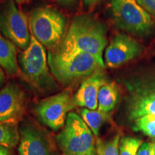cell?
<instances>
[{"label":"cell","instance_id":"obj_26","mask_svg":"<svg viewBox=\"0 0 155 155\" xmlns=\"http://www.w3.org/2000/svg\"><path fill=\"white\" fill-rule=\"evenodd\" d=\"M5 73L3 72L2 69L0 68V90L3 88L4 84H5Z\"/></svg>","mask_w":155,"mask_h":155},{"label":"cell","instance_id":"obj_5","mask_svg":"<svg viewBox=\"0 0 155 155\" xmlns=\"http://www.w3.org/2000/svg\"><path fill=\"white\" fill-rule=\"evenodd\" d=\"M110 10L117 28L139 37H147L154 30V22L137 0H111Z\"/></svg>","mask_w":155,"mask_h":155},{"label":"cell","instance_id":"obj_18","mask_svg":"<svg viewBox=\"0 0 155 155\" xmlns=\"http://www.w3.org/2000/svg\"><path fill=\"white\" fill-rule=\"evenodd\" d=\"M121 134H117L108 140L96 141V155H119Z\"/></svg>","mask_w":155,"mask_h":155},{"label":"cell","instance_id":"obj_19","mask_svg":"<svg viewBox=\"0 0 155 155\" xmlns=\"http://www.w3.org/2000/svg\"><path fill=\"white\" fill-rule=\"evenodd\" d=\"M134 121L135 130L141 131L149 137H155V116L145 115L137 118Z\"/></svg>","mask_w":155,"mask_h":155},{"label":"cell","instance_id":"obj_14","mask_svg":"<svg viewBox=\"0 0 155 155\" xmlns=\"http://www.w3.org/2000/svg\"><path fill=\"white\" fill-rule=\"evenodd\" d=\"M0 68L9 75L18 73L17 46L8 39L0 36Z\"/></svg>","mask_w":155,"mask_h":155},{"label":"cell","instance_id":"obj_3","mask_svg":"<svg viewBox=\"0 0 155 155\" xmlns=\"http://www.w3.org/2000/svg\"><path fill=\"white\" fill-rule=\"evenodd\" d=\"M55 140L63 155H96L94 134L81 116L74 112L68 114Z\"/></svg>","mask_w":155,"mask_h":155},{"label":"cell","instance_id":"obj_28","mask_svg":"<svg viewBox=\"0 0 155 155\" xmlns=\"http://www.w3.org/2000/svg\"><path fill=\"white\" fill-rule=\"evenodd\" d=\"M154 155H155V152H154Z\"/></svg>","mask_w":155,"mask_h":155},{"label":"cell","instance_id":"obj_1","mask_svg":"<svg viewBox=\"0 0 155 155\" xmlns=\"http://www.w3.org/2000/svg\"><path fill=\"white\" fill-rule=\"evenodd\" d=\"M106 32L105 25L91 15H78L61 42L48 53L61 58L85 53L104 62L103 52L107 45Z\"/></svg>","mask_w":155,"mask_h":155},{"label":"cell","instance_id":"obj_24","mask_svg":"<svg viewBox=\"0 0 155 155\" xmlns=\"http://www.w3.org/2000/svg\"><path fill=\"white\" fill-rule=\"evenodd\" d=\"M0 155H12L9 149L7 147L0 145Z\"/></svg>","mask_w":155,"mask_h":155},{"label":"cell","instance_id":"obj_25","mask_svg":"<svg viewBox=\"0 0 155 155\" xmlns=\"http://www.w3.org/2000/svg\"><path fill=\"white\" fill-rule=\"evenodd\" d=\"M99 1H101V0H83V3L86 7H91L98 3Z\"/></svg>","mask_w":155,"mask_h":155},{"label":"cell","instance_id":"obj_22","mask_svg":"<svg viewBox=\"0 0 155 155\" xmlns=\"http://www.w3.org/2000/svg\"><path fill=\"white\" fill-rule=\"evenodd\" d=\"M139 5L146 10L149 14L155 17V0H137Z\"/></svg>","mask_w":155,"mask_h":155},{"label":"cell","instance_id":"obj_2","mask_svg":"<svg viewBox=\"0 0 155 155\" xmlns=\"http://www.w3.org/2000/svg\"><path fill=\"white\" fill-rule=\"evenodd\" d=\"M28 22L32 35L50 50L55 48L66 33V18L54 7L35 9L29 16Z\"/></svg>","mask_w":155,"mask_h":155},{"label":"cell","instance_id":"obj_16","mask_svg":"<svg viewBox=\"0 0 155 155\" xmlns=\"http://www.w3.org/2000/svg\"><path fill=\"white\" fill-rule=\"evenodd\" d=\"M19 132L16 123L0 121V145L9 149L19 144Z\"/></svg>","mask_w":155,"mask_h":155},{"label":"cell","instance_id":"obj_20","mask_svg":"<svg viewBox=\"0 0 155 155\" xmlns=\"http://www.w3.org/2000/svg\"><path fill=\"white\" fill-rule=\"evenodd\" d=\"M141 143V139L131 137H122L119 143V155H137Z\"/></svg>","mask_w":155,"mask_h":155},{"label":"cell","instance_id":"obj_27","mask_svg":"<svg viewBox=\"0 0 155 155\" xmlns=\"http://www.w3.org/2000/svg\"><path fill=\"white\" fill-rule=\"evenodd\" d=\"M28 1V0H15V2H17V3L19 4H21V3H24L25 2Z\"/></svg>","mask_w":155,"mask_h":155},{"label":"cell","instance_id":"obj_21","mask_svg":"<svg viewBox=\"0 0 155 155\" xmlns=\"http://www.w3.org/2000/svg\"><path fill=\"white\" fill-rule=\"evenodd\" d=\"M155 152V143L143 142L139 147L137 155H154Z\"/></svg>","mask_w":155,"mask_h":155},{"label":"cell","instance_id":"obj_11","mask_svg":"<svg viewBox=\"0 0 155 155\" xmlns=\"http://www.w3.org/2000/svg\"><path fill=\"white\" fill-rule=\"evenodd\" d=\"M26 96L15 83H8L0 90V121L17 123L25 110Z\"/></svg>","mask_w":155,"mask_h":155},{"label":"cell","instance_id":"obj_9","mask_svg":"<svg viewBox=\"0 0 155 155\" xmlns=\"http://www.w3.org/2000/svg\"><path fill=\"white\" fill-rule=\"evenodd\" d=\"M19 155H56L55 146L49 134L30 122L19 128Z\"/></svg>","mask_w":155,"mask_h":155},{"label":"cell","instance_id":"obj_12","mask_svg":"<svg viewBox=\"0 0 155 155\" xmlns=\"http://www.w3.org/2000/svg\"><path fill=\"white\" fill-rule=\"evenodd\" d=\"M106 83L105 75L101 71V69L85 78L73 96L75 106L91 110H96L98 105V92L101 87Z\"/></svg>","mask_w":155,"mask_h":155},{"label":"cell","instance_id":"obj_15","mask_svg":"<svg viewBox=\"0 0 155 155\" xmlns=\"http://www.w3.org/2000/svg\"><path fill=\"white\" fill-rule=\"evenodd\" d=\"M119 88L115 82H106L101 87L98 95V110L108 113L115 108L119 100Z\"/></svg>","mask_w":155,"mask_h":155},{"label":"cell","instance_id":"obj_13","mask_svg":"<svg viewBox=\"0 0 155 155\" xmlns=\"http://www.w3.org/2000/svg\"><path fill=\"white\" fill-rule=\"evenodd\" d=\"M145 115L155 116V88H137L131 96L129 118L135 120Z\"/></svg>","mask_w":155,"mask_h":155},{"label":"cell","instance_id":"obj_8","mask_svg":"<svg viewBox=\"0 0 155 155\" xmlns=\"http://www.w3.org/2000/svg\"><path fill=\"white\" fill-rule=\"evenodd\" d=\"M75 106L71 93L65 91L40 101L34 111L42 124L53 131H59L65 126L68 115Z\"/></svg>","mask_w":155,"mask_h":155},{"label":"cell","instance_id":"obj_7","mask_svg":"<svg viewBox=\"0 0 155 155\" xmlns=\"http://www.w3.org/2000/svg\"><path fill=\"white\" fill-rule=\"evenodd\" d=\"M0 32L23 50L30 44L31 33L28 19L13 0H5L0 5Z\"/></svg>","mask_w":155,"mask_h":155},{"label":"cell","instance_id":"obj_17","mask_svg":"<svg viewBox=\"0 0 155 155\" xmlns=\"http://www.w3.org/2000/svg\"><path fill=\"white\" fill-rule=\"evenodd\" d=\"M80 116L87 126L94 134L95 137H98L102 125L107 120V113L99 110H91L83 108L80 111Z\"/></svg>","mask_w":155,"mask_h":155},{"label":"cell","instance_id":"obj_4","mask_svg":"<svg viewBox=\"0 0 155 155\" xmlns=\"http://www.w3.org/2000/svg\"><path fill=\"white\" fill-rule=\"evenodd\" d=\"M48 57L52 75L64 85L86 78L98 69L104 68V62L88 53H81L61 58L48 53Z\"/></svg>","mask_w":155,"mask_h":155},{"label":"cell","instance_id":"obj_23","mask_svg":"<svg viewBox=\"0 0 155 155\" xmlns=\"http://www.w3.org/2000/svg\"><path fill=\"white\" fill-rule=\"evenodd\" d=\"M56 2H58L60 5L68 7V6H72L74 5L76 2V0H55Z\"/></svg>","mask_w":155,"mask_h":155},{"label":"cell","instance_id":"obj_6","mask_svg":"<svg viewBox=\"0 0 155 155\" xmlns=\"http://www.w3.org/2000/svg\"><path fill=\"white\" fill-rule=\"evenodd\" d=\"M18 63L27 78L38 88L47 90L55 86L45 47L32 35L28 48L19 55Z\"/></svg>","mask_w":155,"mask_h":155},{"label":"cell","instance_id":"obj_10","mask_svg":"<svg viewBox=\"0 0 155 155\" xmlns=\"http://www.w3.org/2000/svg\"><path fill=\"white\" fill-rule=\"evenodd\" d=\"M141 52L139 42L127 35L117 34L106 48L105 63L108 68H115L137 58Z\"/></svg>","mask_w":155,"mask_h":155}]
</instances>
